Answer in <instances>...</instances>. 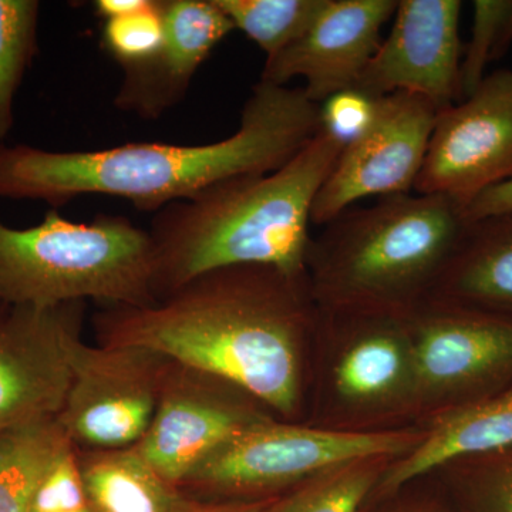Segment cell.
<instances>
[{
	"label": "cell",
	"mask_w": 512,
	"mask_h": 512,
	"mask_svg": "<svg viewBox=\"0 0 512 512\" xmlns=\"http://www.w3.org/2000/svg\"><path fill=\"white\" fill-rule=\"evenodd\" d=\"M37 0H0V143L15 124L13 104L37 55Z\"/></svg>",
	"instance_id": "24"
},
{
	"label": "cell",
	"mask_w": 512,
	"mask_h": 512,
	"mask_svg": "<svg viewBox=\"0 0 512 512\" xmlns=\"http://www.w3.org/2000/svg\"><path fill=\"white\" fill-rule=\"evenodd\" d=\"M76 453L92 512H173L177 488L158 476L136 448H76Z\"/></svg>",
	"instance_id": "19"
},
{
	"label": "cell",
	"mask_w": 512,
	"mask_h": 512,
	"mask_svg": "<svg viewBox=\"0 0 512 512\" xmlns=\"http://www.w3.org/2000/svg\"><path fill=\"white\" fill-rule=\"evenodd\" d=\"M168 362L153 350L77 339L72 383L56 417L70 443L79 450L136 446L156 413Z\"/></svg>",
	"instance_id": "9"
},
{
	"label": "cell",
	"mask_w": 512,
	"mask_h": 512,
	"mask_svg": "<svg viewBox=\"0 0 512 512\" xmlns=\"http://www.w3.org/2000/svg\"><path fill=\"white\" fill-rule=\"evenodd\" d=\"M164 42V18L161 0L130 13L104 20L100 46L121 69L151 59Z\"/></svg>",
	"instance_id": "25"
},
{
	"label": "cell",
	"mask_w": 512,
	"mask_h": 512,
	"mask_svg": "<svg viewBox=\"0 0 512 512\" xmlns=\"http://www.w3.org/2000/svg\"><path fill=\"white\" fill-rule=\"evenodd\" d=\"M343 147L320 130L278 170L229 178L156 212L148 234L157 301L225 266L268 265L306 275L313 201Z\"/></svg>",
	"instance_id": "3"
},
{
	"label": "cell",
	"mask_w": 512,
	"mask_h": 512,
	"mask_svg": "<svg viewBox=\"0 0 512 512\" xmlns=\"http://www.w3.org/2000/svg\"><path fill=\"white\" fill-rule=\"evenodd\" d=\"M69 446L57 419L0 431V512H32L43 478Z\"/></svg>",
	"instance_id": "20"
},
{
	"label": "cell",
	"mask_w": 512,
	"mask_h": 512,
	"mask_svg": "<svg viewBox=\"0 0 512 512\" xmlns=\"http://www.w3.org/2000/svg\"><path fill=\"white\" fill-rule=\"evenodd\" d=\"M397 6V0H326L298 40L266 59L259 80L286 86L299 77L305 80L306 96L316 104L355 89Z\"/></svg>",
	"instance_id": "15"
},
{
	"label": "cell",
	"mask_w": 512,
	"mask_h": 512,
	"mask_svg": "<svg viewBox=\"0 0 512 512\" xmlns=\"http://www.w3.org/2000/svg\"><path fill=\"white\" fill-rule=\"evenodd\" d=\"M460 0H400L389 36L355 89L367 96L410 93L441 111L460 103Z\"/></svg>",
	"instance_id": "14"
},
{
	"label": "cell",
	"mask_w": 512,
	"mask_h": 512,
	"mask_svg": "<svg viewBox=\"0 0 512 512\" xmlns=\"http://www.w3.org/2000/svg\"><path fill=\"white\" fill-rule=\"evenodd\" d=\"M360 512H457L433 474L412 478L399 487L373 491Z\"/></svg>",
	"instance_id": "27"
},
{
	"label": "cell",
	"mask_w": 512,
	"mask_h": 512,
	"mask_svg": "<svg viewBox=\"0 0 512 512\" xmlns=\"http://www.w3.org/2000/svg\"><path fill=\"white\" fill-rule=\"evenodd\" d=\"M463 211L444 195L403 194L342 212L306 256L320 311L412 313L463 237Z\"/></svg>",
	"instance_id": "4"
},
{
	"label": "cell",
	"mask_w": 512,
	"mask_h": 512,
	"mask_svg": "<svg viewBox=\"0 0 512 512\" xmlns=\"http://www.w3.org/2000/svg\"><path fill=\"white\" fill-rule=\"evenodd\" d=\"M164 42L140 64L123 67L116 109L154 121L187 96L195 73L235 30L214 0H161Z\"/></svg>",
	"instance_id": "16"
},
{
	"label": "cell",
	"mask_w": 512,
	"mask_h": 512,
	"mask_svg": "<svg viewBox=\"0 0 512 512\" xmlns=\"http://www.w3.org/2000/svg\"><path fill=\"white\" fill-rule=\"evenodd\" d=\"M72 512H92V510H90V507H86V508H83V510L72 511Z\"/></svg>",
	"instance_id": "32"
},
{
	"label": "cell",
	"mask_w": 512,
	"mask_h": 512,
	"mask_svg": "<svg viewBox=\"0 0 512 512\" xmlns=\"http://www.w3.org/2000/svg\"><path fill=\"white\" fill-rule=\"evenodd\" d=\"M510 211H512V178L481 192L464 208L463 214L467 222H474Z\"/></svg>",
	"instance_id": "29"
},
{
	"label": "cell",
	"mask_w": 512,
	"mask_h": 512,
	"mask_svg": "<svg viewBox=\"0 0 512 512\" xmlns=\"http://www.w3.org/2000/svg\"><path fill=\"white\" fill-rule=\"evenodd\" d=\"M396 457L350 461L272 498L265 512H360Z\"/></svg>",
	"instance_id": "22"
},
{
	"label": "cell",
	"mask_w": 512,
	"mask_h": 512,
	"mask_svg": "<svg viewBox=\"0 0 512 512\" xmlns=\"http://www.w3.org/2000/svg\"><path fill=\"white\" fill-rule=\"evenodd\" d=\"M235 29L264 50L266 59L298 40L326 0H214Z\"/></svg>",
	"instance_id": "23"
},
{
	"label": "cell",
	"mask_w": 512,
	"mask_h": 512,
	"mask_svg": "<svg viewBox=\"0 0 512 512\" xmlns=\"http://www.w3.org/2000/svg\"><path fill=\"white\" fill-rule=\"evenodd\" d=\"M97 345L134 346L238 384L279 420L305 423L319 308L308 276L212 269L147 306L93 319Z\"/></svg>",
	"instance_id": "1"
},
{
	"label": "cell",
	"mask_w": 512,
	"mask_h": 512,
	"mask_svg": "<svg viewBox=\"0 0 512 512\" xmlns=\"http://www.w3.org/2000/svg\"><path fill=\"white\" fill-rule=\"evenodd\" d=\"M426 437L412 453L394 460L377 491L392 490L424 476L450 458L512 444V383L483 402L424 427Z\"/></svg>",
	"instance_id": "18"
},
{
	"label": "cell",
	"mask_w": 512,
	"mask_h": 512,
	"mask_svg": "<svg viewBox=\"0 0 512 512\" xmlns=\"http://www.w3.org/2000/svg\"><path fill=\"white\" fill-rule=\"evenodd\" d=\"M429 298L512 318V211L468 222Z\"/></svg>",
	"instance_id": "17"
},
{
	"label": "cell",
	"mask_w": 512,
	"mask_h": 512,
	"mask_svg": "<svg viewBox=\"0 0 512 512\" xmlns=\"http://www.w3.org/2000/svg\"><path fill=\"white\" fill-rule=\"evenodd\" d=\"M151 0H96L94 12L100 19L109 20L130 15L150 5Z\"/></svg>",
	"instance_id": "31"
},
{
	"label": "cell",
	"mask_w": 512,
	"mask_h": 512,
	"mask_svg": "<svg viewBox=\"0 0 512 512\" xmlns=\"http://www.w3.org/2000/svg\"><path fill=\"white\" fill-rule=\"evenodd\" d=\"M278 419L238 384L170 360L156 413L136 450L171 487L241 431Z\"/></svg>",
	"instance_id": "10"
},
{
	"label": "cell",
	"mask_w": 512,
	"mask_h": 512,
	"mask_svg": "<svg viewBox=\"0 0 512 512\" xmlns=\"http://www.w3.org/2000/svg\"><path fill=\"white\" fill-rule=\"evenodd\" d=\"M473 32L461 59V97L466 99L480 86L485 67L498 60L505 20L512 0H476L473 3Z\"/></svg>",
	"instance_id": "26"
},
{
	"label": "cell",
	"mask_w": 512,
	"mask_h": 512,
	"mask_svg": "<svg viewBox=\"0 0 512 512\" xmlns=\"http://www.w3.org/2000/svg\"><path fill=\"white\" fill-rule=\"evenodd\" d=\"M512 178V69L487 74L470 96L439 111L414 191L467 207Z\"/></svg>",
	"instance_id": "11"
},
{
	"label": "cell",
	"mask_w": 512,
	"mask_h": 512,
	"mask_svg": "<svg viewBox=\"0 0 512 512\" xmlns=\"http://www.w3.org/2000/svg\"><path fill=\"white\" fill-rule=\"evenodd\" d=\"M303 424L346 434L417 427L409 315L319 309Z\"/></svg>",
	"instance_id": "6"
},
{
	"label": "cell",
	"mask_w": 512,
	"mask_h": 512,
	"mask_svg": "<svg viewBox=\"0 0 512 512\" xmlns=\"http://www.w3.org/2000/svg\"><path fill=\"white\" fill-rule=\"evenodd\" d=\"M265 501H212L198 497H188L178 491L173 512H265Z\"/></svg>",
	"instance_id": "30"
},
{
	"label": "cell",
	"mask_w": 512,
	"mask_h": 512,
	"mask_svg": "<svg viewBox=\"0 0 512 512\" xmlns=\"http://www.w3.org/2000/svg\"><path fill=\"white\" fill-rule=\"evenodd\" d=\"M437 114V107L417 94L379 97L372 124L343 147L316 195L312 224L325 227L363 198L410 194L423 167Z\"/></svg>",
	"instance_id": "12"
},
{
	"label": "cell",
	"mask_w": 512,
	"mask_h": 512,
	"mask_svg": "<svg viewBox=\"0 0 512 512\" xmlns=\"http://www.w3.org/2000/svg\"><path fill=\"white\" fill-rule=\"evenodd\" d=\"M86 302L0 303V431L56 419L72 383V349Z\"/></svg>",
	"instance_id": "13"
},
{
	"label": "cell",
	"mask_w": 512,
	"mask_h": 512,
	"mask_svg": "<svg viewBox=\"0 0 512 512\" xmlns=\"http://www.w3.org/2000/svg\"><path fill=\"white\" fill-rule=\"evenodd\" d=\"M375 97L357 89L343 90L319 104L322 130L343 146L365 133L376 114Z\"/></svg>",
	"instance_id": "28"
},
{
	"label": "cell",
	"mask_w": 512,
	"mask_h": 512,
	"mask_svg": "<svg viewBox=\"0 0 512 512\" xmlns=\"http://www.w3.org/2000/svg\"><path fill=\"white\" fill-rule=\"evenodd\" d=\"M426 437L421 427L346 434L269 419L215 450L181 485L212 501H265L332 468L369 457L402 458ZM178 490V491H180Z\"/></svg>",
	"instance_id": "7"
},
{
	"label": "cell",
	"mask_w": 512,
	"mask_h": 512,
	"mask_svg": "<svg viewBox=\"0 0 512 512\" xmlns=\"http://www.w3.org/2000/svg\"><path fill=\"white\" fill-rule=\"evenodd\" d=\"M320 130L319 104L302 87L259 80L238 130L215 143H127L96 151L0 143V198L59 210L83 195H110L138 211L158 212L229 178L278 170Z\"/></svg>",
	"instance_id": "2"
},
{
	"label": "cell",
	"mask_w": 512,
	"mask_h": 512,
	"mask_svg": "<svg viewBox=\"0 0 512 512\" xmlns=\"http://www.w3.org/2000/svg\"><path fill=\"white\" fill-rule=\"evenodd\" d=\"M414 421L431 423L512 383V318L427 298L409 313Z\"/></svg>",
	"instance_id": "8"
},
{
	"label": "cell",
	"mask_w": 512,
	"mask_h": 512,
	"mask_svg": "<svg viewBox=\"0 0 512 512\" xmlns=\"http://www.w3.org/2000/svg\"><path fill=\"white\" fill-rule=\"evenodd\" d=\"M157 301L150 234L123 215L76 222L50 210L35 227L0 221V303L56 306Z\"/></svg>",
	"instance_id": "5"
},
{
	"label": "cell",
	"mask_w": 512,
	"mask_h": 512,
	"mask_svg": "<svg viewBox=\"0 0 512 512\" xmlns=\"http://www.w3.org/2000/svg\"><path fill=\"white\" fill-rule=\"evenodd\" d=\"M430 473L457 512H512V444L450 458Z\"/></svg>",
	"instance_id": "21"
}]
</instances>
